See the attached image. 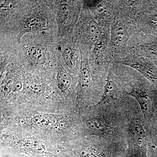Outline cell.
<instances>
[{
    "label": "cell",
    "mask_w": 157,
    "mask_h": 157,
    "mask_svg": "<svg viewBox=\"0 0 157 157\" xmlns=\"http://www.w3.org/2000/svg\"><path fill=\"white\" fill-rule=\"evenodd\" d=\"M129 133L130 147H147L146 133L140 122L136 120L131 121L129 124Z\"/></svg>",
    "instance_id": "cell-1"
},
{
    "label": "cell",
    "mask_w": 157,
    "mask_h": 157,
    "mask_svg": "<svg viewBox=\"0 0 157 157\" xmlns=\"http://www.w3.org/2000/svg\"><path fill=\"white\" fill-rule=\"evenodd\" d=\"M129 94L135 98L140 105L144 118L149 119L152 116L154 107L148 95L139 88L135 87Z\"/></svg>",
    "instance_id": "cell-2"
},
{
    "label": "cell",
    "mask_w": 157,
    "mask_h": 157,
    "mask_svg": "<svg viewBox=\"0 0 157 157\" xmlns=\"http://www.w3.org/2000/svg\"><path fill=\"white\" fill-rule=\"evenodd\" d=\"M73 11L70 5L62 4L58 11L57 20L59 32L64 33L69 30L72 25Z\"/></svg>",
    "instance_id": "cell-3"
},
{
    "label": "cell",
    "mask_w": 157,
    "mask_h": 157,
    "mask_svg": "<svg viewBox=\"0 0 157 157\" xmlns=\"http://www.w3.org/2000/svg\"><path fill=\"white\" fill-rule=\"evenodd\" d=\"M128 33L125 27L118 22L113 27L111 30V41L113 46L117 48L124 47L128 39Z\"/></svg>",
    "instance_id": "cell-4"
},
{
    "label": "cell",
    "mask_w": 157,
    "mask_h": 157,
    "mask_svg": "<svg viewBox=\"0 0 157 157\" xmlns=\"http://www.w3.org/2000/svg\"><path fill=\"white\" fill-rule=\"evenodd\" d=\"M126 64L135 68L147 78L157 84V72L154 69L141 60H128Z\"/></svg>",
    "instance_id": "cell-5"
},
{
    "label": "cell",
    "mask_w": 157,
    "mask_h": 157,
    "mask_svg": "<svg viewBox=\"0 0 157 157\" xmlns=\"http://www.w3.org/2000/svg\"><path fill=\"white\" fill-rule=\"evenodd\" d=\"M16 143L21 148L37 154H44L46 151L44 143L35 138H23L17 140Z\"/></svg>",
    "instance_id": "cell-6"
},
{
    "label": "cell",
    "mask_w": 157,
    "mask_h": 157,
    "mask_svg": "<svg viewBox=\"0 0 157 157\" xmlns=\"http://www.w3.org/2000/svg\"><path fill=\"white\" fill-rule=\"evenodd\" d=\"M46 26V21L44 18L39 17H29L25 20L23 24L20 38L23 34L42 30L45 28Z\"/></svg>",
    "instance_id": "cell-7"
},
{
    "label": "cell",
    "mask_w": 157,
    "mask_h": 157,
    "mask_svg": "<svg viewBox=\"0 0 157 157\" xmlns=\"http://www.w3.org/2000/svg\"><path fill=\"white\" fill-rule=\"evenodd\" d=\"M87 126L93 131L110 135L112 128L105 121L101 118L91 117L86 121Z\"/></svg>",
    "instance_id": "cell-8"
},
{
    "label": "cell",
    "mask_w": 157,
    "mask_h": 157,
    "mask_svg": "<svg viewBox=\"0 0 157 157\" xmlns=\"http://www.w3.org/2000/svg\"><path fill=\"white\" fill-rule=\"evenodd\" d=\"M119 96V91L117 86L112 80H107L104 87V95L99 104H105L117 100Z\"/></svg>",
    "instance_id": "cell-9"
},
{
    "label": "cell",
    "mask_w": 157,
    "mask_h": 157,
    "mask_svg": "<svg viewBox=\"0 0 157 157\" xmlns=\"http://www.w3.org/2000/svg\"><path fill=\"white\" fill-rule=\"evenodd\" d=\"M28 55L31 60L37 65H43L46 63L45 51L40 47L32 46L27 49Z\"/></svg>",
    "instance_id": "cell-10"
},
{
    "label": "cell",
    "mask_w": 157,
    "mask_h": 157,
    "mask_svg": "<svg viewBox=\"0 0 157 157\" xmlns=\"http://www.w3.org/2000/svg\"><path fill=\"white\" fill-rule=\"evenodd\" d=\"M34 125L40 127L53 126L56 123L54 117L46 114H39L34 116L31 120Z\"/></svg>",
    "instance_id": "cell-11"
},
{
    "label": "cell",
    "mask_w": 157,
    "mask_h": 157,
    "mask_svg": "<svg viewBox=\"0 0 157 157\" xmlns=\"http://www.w3.org/2000/svg\"><path fill=\"white\" fill-rule=\"evenodd\" d=\"M57 79L58 87L62 91H66L70 88L71 83V77L63 68L59 70Z\"/></svg>",
    "instance_id": "cell-12"
},
{
    "label": "cell",
    "mask_w": 157,
    "mask_h": 157,
    "mask_svg": "<svg viewBox=\"0 0 157 157\" xmlns=\"http://www.w3.org/2000/svg\"><path fill=\"white\" fill-rule=\"evenodd\" d=\"M89 38L91 42L95 43L102 36V30L100 25L95 21H90L87 27Z\"/></svg>",
    "instance_id": "cell-13"
},
{
    "label": "cell",
    "mask_w": 157,
    "mask_h": 157,
    "mask_svg": "<svg viewBox=\"0 0 157 157\" xmlns=\"http://www.w3.org/2000/svg\"><path fill=\"white\" fill-rule=\"evenodd\" d=\"M107 39L105 35H102L98 41L95 43L94 54L97 57L102 56L107 48Z\"/></svg>",
    "instance_id": "cell-14"
},
{
    "label": "cell",
    "mask_w": 157,
    "mask_h": 157,
    "mask_svg": "<svg viewBox=\"0 0 157 157\" xmlns=\"http://www.w3.org/2000/svg\"><path fill=\"white\" fill-rule=\"evenodd\" d=\"M79 85L83 90L88 89L90 87L91 76L89 70L86 68L82 69L79 73Z\"/></svg>",
    "instance_id": "cell-15"
},
{
    "label": "cell",
    "mask_w": 157,
    "mask_h": 157,
    "mask_svg": "<svg viewBox=\"0 0 157 157\" xmlns=\"http://www.w3.org/2000/svg\"><path fill=\"white\" fill-rule=\"evenodd\" d=\"M9 84L10 85V87L14 90H17L21 88V82L19 78L17 77H14L12 79H11L10 81H9Z\"/></svg>",
    "instance_id": "cell-16"
},
{
    "label": "cell",
    "mask_w": 157,
    "mask_h": 157,
    "mask_svg": "<svg viewBox=\"0 0 157 157\" xmlns=\"http://www.w3.org/2000/svg\"><path fill=\"white\" fill-rule=\"evenodd\" d=\"M82 157H100L97 152L90 150L84 151L82 152Z\"/></svg>",
    "instance_id": "cell-17"
}]
</instances>
